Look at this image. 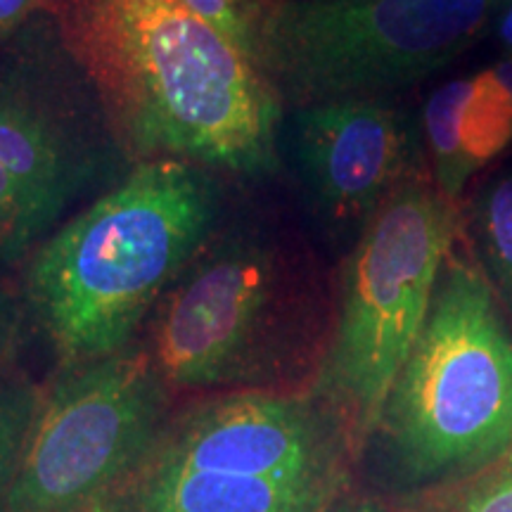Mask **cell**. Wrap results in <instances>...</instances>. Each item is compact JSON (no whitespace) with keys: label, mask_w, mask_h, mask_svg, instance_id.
I'll return each instance as SVG.
<instances>
[{"label":"cell","mask_w":512,"mask_h":512,"mask_svg":"<svg viewBox=\"0 0 512 512\" xmlns=\"http://www.w3.org/2000/svg\"><path fill=\"white\" fill-rule=\"evenodd\" d=\"M131 157L230 174L275 166L280 102L252 57L181 0H43Z\"/></svg>","instance_id":"cell-1"},{"label":"cell","mask_w":512,"mask_h":512,"mask_svg":"<svg viewBox=\"0 0 512 512\" xmlns=\"http://www.w3.org/2000/svg\"><path fill=\"white\" fill-rule=\"evenodd\" d=\"M214 216L216 188L202 166L152 159L36 249L29 302L69 366L128 347Z\"/></svg>","instance_id":"cell-2"},{"label":"cell","mask_w":512,"mask_h":512,"mask_svg":"<svg viewBox=\"0 0 512 512\" xmlns=\"http://www.w3.org/2000/svg\"><path fill=\"white\" fill-rule=\"evenodd\" d=\"M370 444L382 477L422 501L484 472L512 444L510 323L465 223Z\"/></svg>","instance_id":"cell-3"},{"label":"cell","mask_w":512,"mask_h":512,"mask_svg":"<svg viewBox=\"0 0 512 512\" xmlns=\"http://www.w3.org/2000/svg\"><path fill=\"white\" fill-rule=\"evenodd\" d=\"M465 216L432 171L375 211L344 271L342 311L316 396L363 448L430 316L434 290Z\"/></svg>","instance_id":"cell-4"},{"label":"cell","mask_w":512,"mask_h":512,"mask_svg":"<svg viewBox=\"0 0 512 512\" xmlns=\"http://www.w3.org/2000/svg\"><path fill=\"white\" fill-rule=\"evenodd\" d=\"M510 0H261L254 62L283 105L387 98L465 53Z\"/></svg>","instance_id":"cell-5"},{"label":"cell","mask_w":512,"mask_h":512,"mask_svg":"<svg viewBox=\"0 0 512 512\" xmlns=\"http://www.w3.org/2000/svg\"><path fill=\"white\" fill-rule=\"evenodd\" d=\"M164 387L138 349L69 366L38 403L5 512L102 508L162 437Z\"/></svg>","instance_id":"cell-6"},{"label":"cell","mask_w":512,"mask_h":512,"mask_svg":"<svg viewBox=\"0 0 512 512\" xmlns=\"http://www.w3.org/2000/svg\"><path fill=\"white\" fill-rule=\"evenodd\" d=\"M354 451L344 425L318 396L230 394L197 403L164 427L145 460L221 475L342 486Z\"/></svg>","instance_id":"cell-7"},{"label":"cell","mask_w":512,"mask_h":512,"mask_svg":"<svg viewBox=\"0 0 512 512\" xmlns=\"http://www.w3.org/2000/svg\"><path fill=\"white\" fill-rule=\"evenodd\" d=\"M107 152L64 95L0 67V264L36 245L98 181Z\"/></svg>","instance_id":"cell-8"},{"label":"cell","mask_w":512,"mask_h":512,"mask_svg":"<svg viewBox=\"0 0 512 512\" xmlns=\"http://www.w3.org/2000/svg\"><path fill=\"white\" fill-rule=\"evenodd\" d=\"M275 287L273 259L252 242H228L169 287L152 325V361L166 384L214 387L245 366Z\"/></svg>","instance_id":"cell-9"},{"label":"cell","mask_w":512,"mask_h":512,"mask_svg":"<svg viewBox=\"0 0 512 512\" xmlns=\"http://www.w3.org/2000/svg\"><path fill=\"white\" fill-rule=\"evenodd\" d=\"M299 169L335 228H366L411 178L430 171L420 136L384 98L335 100L294 110Z\"/></svg>","instance_id":"cell-10"},{"label":"cell","mask_w":512,"mask_h":512,"mask_svg":"<svg viewBox=\"0 0 512 512\" xmlns=\"http://www.w3.org/2000/svg\"><path fill=\"white\" fill-rule=\"evenodd\" d=\"M339 486L221 475L145 460L107 501L112 512H330Z\"/></svg>","instance_id":"cell-11"},{"label":"cell","mask_w":512,"mask_h":512,"mask_svg":"<svg viewBox=\"0 0 512 512\" xmlns=\"http://www.w3.org/2000/svg\"><path fill=\"white\" fill-rule=\"evenodd\" d=\"M458 136L475 171L512 145V57L472 76L458 114Z\"/></svg>","instance_id":"cell-12"},{"label":"cell","mask_w":512,"mask_h":512,"mask_svg":"<svg viewBox=\"0 0 512 512\" xmlns=\"http://www.w3.org/2000/svg\"><path fill=\"white\" fill-rule=\"evenodd\" d=\"M470 88V79L448 81L434 91L422 107V138L430 152V171L434 183L448 202L460 204L467 181L475 174L465 157L458 136V114Z\"/></svg>","instance_id":"cell-13"},{"label":"cell","mask_w":512,"mask_h":512,"mask_svg":"<svg viewBox=\"0 0 512 512\" xmlns=\"http://www.w3.org/2000/svg\"><path fill=\"white\" fill-rule=\"evenodd\" d=\"M472 226L479 264L512 325V171L479 192Z\"/></svg>","instance_id":"cell-14"},{"label":"cell","mask_w":512,"mask_h":512,"mask_svg":"<svg viewBox=\"0 0 512 512\" xmlns=\"http://www.w3.org/2000/svg\"><path fill=\"white\" fill-rule=\"evenodd\" d=\"M41 396L27 382H0V512L8 510L24 441L36 418Z\"/></svg>","instance_id":"cell-15"},{"label":"cell","mask_w":512,"mask_h":512,"mask_svg":"<svg viewBox=\"0 0 512 512\" xmlns=\"http://www.w3.org/2000/svg\"><path fill=\"white\" fill-rule=\"evenodd\" d=\"M422 512H512V463L498 460L479 475L425 498Z\"/></svg>","instance_id":"cell-16"},{"label":"cell","mask_w":512,"mask_h":512,"mask_svg":"<svg viewBox=\"0 0 512 512\" xmlns=\"http://www.w3.org/2000/svg\"><path fill=\"white\" fill-rule=\"evenodd\" d=\"M181 3L254 60V34L261 0H181Z\"/></svg>","instance_id":"cell-17"},{"label":"cell","mask_w":512,"mask_h":512,"mask_svg":"<svg viewBox=\"0 0 512 512\" xmlns=\"http://www.w3.org/2000/svg\"><path fill=\"white\" fill-rule=\"evenodd\" d=\"M43 5V0H0V38L10 36L27 22L29 15Z\"/></svg>","instance_id":"cell-18"},{"label":"cell","mask_w":512,"mask_h":512,"mask_svg":"<svg viewBox=\"0 0 512 512\" xmlns=\"http://www.w3.org/2000/svg\"><path fill=\"white\" fill-rule=\"evenodd\" d=\"M496 36L501 43L505 57H512V0L505 3V8L496 17Z\"/></svg>","instance_id":"cell-19"},{"label":"cell","mask_w":512,"mask_h":512,"mask_svg":"<svg viewBox=\"0 0 512 512\" xmlns=\"http://www.w3.org/2000/svg\"><path fill=\"white\" fill-rule=\"evenodd\" d=\"M330 512H387V510L373 501H354V498H349V501H337L330 508Z\"/></svg>","instance_id":"cell-20"},{"label":"cell","mask_w":512,"mask_h":512,"mask_svg":"<svg viewBox=\"0 0 512 512\" xmlns=\"http://www.w3.org/2000/svg\"><path fill=\"white\" fill-rule=\"evenodd\" d=\"M501 460H503V463H512V444H510L508 451H505V456Z\"/></svg>","instance_id":"cell-21"},{"label":"cell","mask_w":512,"mask_h":512,"mask_svg":"<svg viewBox=\"0 0 512 512\" xmlns=\"http://www.w3.org/2000/svg\"><path fill=\"white\" fill-rule=\"evenodd\" d=\"M3 323H5V313H3V304H0V332H3Z\"/></svg>","instance_id":"cell-22"}]
</instances>
